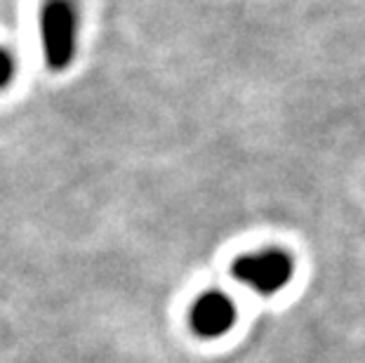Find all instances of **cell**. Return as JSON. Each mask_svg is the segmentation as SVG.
I'll list each match as a JSON object with an SVG mask.
<instances>
[{"label": "cell", "instance_id": "1", "mask_svg": "<svg viewBox=\"0 0 365 363\" xmlns=\"http://www.w3.org/2000/svg\"><path fill=\"white\" fill-rule=\"evenodd\" d=\"M78 7L73 0H45L41 10V48L50 71H64L78 52Z\"/></svg>", "mask_w": 365, "mask_h": 363}, {"label": "cell", "instance_id": "2", "mask_svg": "<svg viewBox=\"0 0 365 363\" xmlns=\"http://www.w3.org/2000/svg\"><path fill=\"white\" fill-rule=\"evenodd\" d=\"M231 276L262 297L278 295L294 276V260L281 248H264L240 257L231 265Z\"/></svg>", "mask_w": 365, "mask_h": 363}, {"label": "cell", "instance_id": "3", "mask_svg": "<svg viewBox=\"0 0 365 363\" xmlns=\"http://www.w3.org/2000/svg\"><path fill=\"white\" fill-rule=\"evenodd\" d=\"M238 321L236 302L222 290H207L193 300L189 309V328L200 339H220L231 333Z\"/></svg>", "mask_w": 365, "mask_h": 363}, {"label": "cell", "instance_id": "4", "mask_svg": "<svg viewBox=\"0 0 365 363\" xmlns=\"http://www.w3.org/2000/svg\"><path fill=\"white\" fill-rule=\"evenodd\" d=\"M14 73H17V61H14L12 52L0 48V90H5L12 83Z\"/></svg>", "mask_w": 365, "mask_h": 363}]
</instances>
